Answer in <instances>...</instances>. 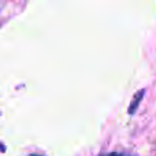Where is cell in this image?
I'll return each instance as SVG.
<instances>
[{
  "label": "cell",
  "instance_id": "6da1fadb",
  "mask_svg": "<svg viewBox=\"0 0 156 156\" xmlns=\"http://www.w3.org/2000/svg\"><path fill=\"white\" fill-rule=\"evenodd\" d=\"M143 94H144V90H140L138 93L134 94L133 101H132V104H130V107H129V114L130 115H133V114L136 112V110L138 108V105H140V103H141V99H143Z\"/></svg>",
  "mask_w": 156,
  "mask_h": 156
},
{
  "label": "cell",
  "instance_id": "7a4b0ae2",
  "mask_svg": "<svg viewBox=\"0 0 156 156\" xmlns=\"http://www.w3.org/2000/svg\"><path fill=\"white\" fill-rule=\"evenodd\" d=\"M99 156H125V155L118 154V152H110V154H100Z\"/></svg>",
  "mask_w": 156,
  "mask_h": 156
},
{
  "label": "cell",
  "instance_id": "3957f363",
  "mask_svg": "<svg viewBox=\"0 0 156 156\" xmlns=\"http://www.w3.org/2000/svg\"><path fill=\"white\" fill-rule=\"evenodd\" d=\"M30 156H43V155H30Z\"/></svg>",
  "mask_w": 156,
  "mask_h": 156
}]
</instances>
